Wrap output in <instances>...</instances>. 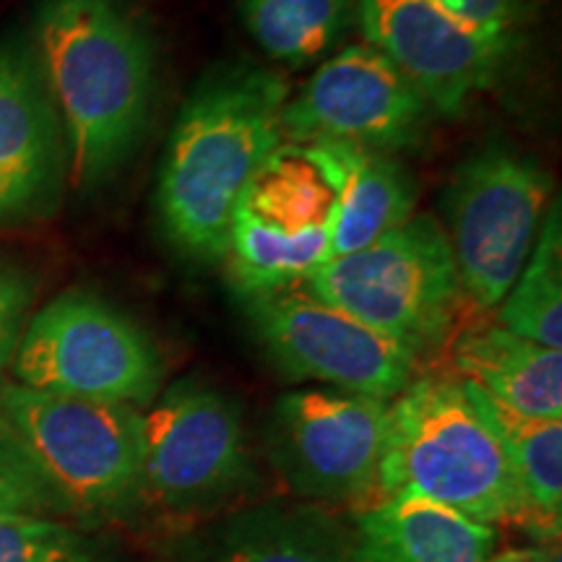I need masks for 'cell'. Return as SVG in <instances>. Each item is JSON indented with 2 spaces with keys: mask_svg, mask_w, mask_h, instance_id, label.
I'll return each mask as SVG.
<instances>
[{
  "mask_svg": "<svg viewBox=\"0 0 562 562\" xmlns=\"http://www.w3.org/2000/svg\"><path fill=\"white\" fill-rule=\"evenodd\" d=\"M32 45L66 140L68 180L97 191L128 165L149 128L151 34L121 0H42Z\"/></svg>",
  "mask_w": 562,
  "mask_h": 562,
  "instance_id": "cell-1",
  "label": "cell"
},
{
  "mask_svg": "<svg viewBox=\"0 0 562 562\" xmlns=\"http://www.w3.org/2000/svg\"><path fill=\"white\" fill-rule=\"evenodd\" d=\"M290 89L258 66H222L178 112L157 180L159 227L193 261H222L240 199L284 144L281 112Z\"/></svg>",
  "mask_w": 562,
  "mask_h": 562,
  "instance_id": "cell-2",
  "label": "cell"
},
{
  "mask_svg": "<svg viewBox=\"0 0 562 562\" xmlns=\"http://www.w3.org/2000/svg\"><path fill=\"white\" fill-rule=\"evenodd\" d=\"M393 495L425 497L487 526L526 524L501 440L459 378H414L391 398L375 501Z\"/></svg>",
  "mask_w": 562,
  "mask_h": 562,
  "instance_id": "cell-3",
  "label": "cell"
},
{
  "mask_svg": "<svg viewBox=\"0 0 562 562\" xmlns=\"http://www.w3.org/2000/svg\"><path fill=\"white\" fill-rule=\"evenodd\" d=\"M300 286L417 362L446 341L463 294L446 229L427 214H414L368 248L331 258Z\"/></svg>",
  "mask_w": 562,
  "mask_h": 562,
  "instance_id": "cell-4",
  "label": "cell"
},
{
  "mask_svg": "<svg viewBox=\"0 0 562 562\" xmlns=\"http://www.w3.org/2000/svg\"><path fill=\"white\" fill-rule=\"evenodd\" d=\"M24 389L140 409L157 398V344L108 300L63 292L26 321L11 360Z\"/></svg>",
  "mask_w": 562,
  "mask_h": 562,
  "instance_id": "cell-5",
  "label": "cell"
},
{
  "mask_svg": "<svg viewBox=\"0 0 562 562\" xmlns=\"http://www.w3.org/2000/svg\"><path fill=\"white\" fill-rule=\"evenodd\" d=\"M9 422L66 510L115 513L140 497V412L9 383Z\"/></svg>",
  "mask_w": 562,
  "mask_h": 562,
  "instance_id": "cell-6",
  "label": "cell"
},
{
  "mask_svg": "<svg viewBox=\"0 0 562 562\" xmlns=\"http://www.w3.org/2000/svg\"><path fill=\"white\" fill-rule=\"evenodd\" d=\"M550 175L505 144H487L459 165L446 191V237L461 292L495 311L521 273L550 206Z\"/></svg>",
  "mask_w": 562,
  "mask_h": 562,
  "instance_id": "cell-7",
  "label": "cell"
},
{
  "mask_svg": "<svg viewBox=\"0 0 562 562\" xmlns=\"http://www.w3.org/2000/svg\"><path fill=\"white\" fill-rule=\"evenodd\" d=\"M243 313L269 360L292 381L391 402L414 381L417 360L300 284L243 300Z\"/></svg>",
  "mask_w": 562,
  "mask_h": 562,
  "instance_id": "cell-8",
  "label": "cell"
},
{
  "mask_svg": "<svg viewBox=\"0 0 562 562\" xmlns=\"http://www.w3.org/2000/svg\"><path fill=\"white\" fill-rule=\"evenodd\" d=\"M389 404L344 391L302 389L273 404L271 459L300 495L349 503L357 510L375 501Z\"/></svg>",
  "mask_w": 562,
  "mask_h": 562,
  "instance_id": "cell-9",
  "label": "cell"
},
{
  "mask_svg": "<svg viewBox=\"0 0 562 562\" xmlns=\"http://www.w3.org/2000/svg\"><path fill=\"white\" fill-rule=\"evenodd\" d=\"M435 110L368 42L334 53L281 112L286 144H355L396 154L425 140Z\"/></svg>",
  "mask_w": 562,
  "mask_h": 562,
  "instance_id": "cell-10",
  "label": "cell"
},
{
  "mask_svg": "<svg viewBox=\"0 0 562 562\" xmlns=\"http://www.w3.org/2000/svg\"><path fill=\"white\" fill-rule=\"evenodd\" d=\"M250 469L237 404L186 381L140 412V497L195 508L235 490Z\"/></svg>",
  "mask_w": 562,
  "mask_h": 562,
  "instance_id": "cell-11",
  "label": "cell"
},
{
  "mask_svg": "<svg viewBox=\"0 0 562 562\" xmlns=\"http://www.w3.org/2000/svg\"><path fill=\"white\" fill-rule=\"evenodd\" d=\"M357 16L368 45L442 117H459L476 94L495 87L516 53L463 24L438 0H357Z\"/></svg>",
  "mask_w": 562,
  "mask_h": 562,
  "instance_id": "cell-12",
  "label": "cell"
},
{
  "mask_svg": "<svg viewBox=\"0 0 562 562\" xmlns=\"http://www.w3.org/2000/svg\"><path fill=\"white\" fill-rule=\"evenodd\" d=\"M66 140L32 37L0 40V227L53 214Z\"/></svg>",
  "mask_w": 562,
  "mask_h": 562,
  "instance_id": "cell-13",
  "label": "cell"
},
{
  "mask_svg": "<svg viewBox=\"0 0 562 562\" xmlns=\"http://www.w3.org/2000/svg\"><path fill=\"white\" fill-rule=\"evenodd\" d=\"M307 159L331 188V256L368 248L414 216L417 182L393 154L355 144H307Z\"/></svg>",
  "mask_w": 562,
  "mask_h": 562,
  "instance_id": "cell-14",
  "label": "cell"
},
{
  "mask_svg": "<svg viewBox=\"0 0 562 562\" xmlns=\"http://www.w3.org/2000/svg\"><path fill=\"white\" fill-rule=\"evenodd\" d=\"M495 526L417 495H393L355 510L349 562H487Z\"/></svg>",
  "mask_w": 562,
  "mask_h": 562,
  "instance_id": "cell-15",
  "label": "cell"
},
{
  "mask_svg": "<svg viewBox=\"0 0 562 562\" xmlns=\"http://www.w3.org/2000/svg\"><path fill=\"white\" fill-rule=\"evenodd\" d=\"M461 381L492 402L537 419H562V351L533 344L501 326L463 334L453 347Z\"/></svg>",
  "mask_w": 562,
  "mask_h": 562,
  "instance_id": "cell-16",
  "label": "cell"
},
{
  "mask_svg": "<svg viewBox=\"0 0 562 562\" xmlns=\"http://www.w3.org/2000/svg\"><path fill=\"white\" fill-rule=\"evenodd\" d=\"M461 383L501 440L513 480L524 497L526 526L558 539L562 524V419L526 417L492 402L476 385Z\"/></svg>",
  "mask_w": 562,
  "mask_h": 562,
  "instance_id": "cell-17",
  "label": "cell"
},
{
  "mask_svg": "<svg viewBox=\"0 0 562 562\" xmlns=\"http://www.w3.org/2000/svg\"><path fill=\"white\" fill-rule=\"evenodd\" d=\"M331 258L328 224L305 232H284L237 209L220 263L227 271L232 292L243 302L300 284Z\"/></svg>",
  "mask_w": 562,
  "mask_h": 562,
  "instance_id": "cell-18",
  "label": "cell"
},
{
  "mask_svg": "<svg viewBox=\"0 0 562 562\" xmlns=\"http://www.w3.org/2000/svg\"><path fill=\"white\" fill-rule=\"evenodd\" d=\"M357 0H240V19L266 58L305 68L339 47Z\"/></svg>",
  "mask_w": 562,
  "mask_h": 562,
  "instance_id": "cell-19",
  "label": "cell"
},
{
  "mask_svg": "<svg viewBox=\"0 0 562 562\" xmlns=\"http://www.w3.org/2000/svg\"><path fill=\"white\" fill-rule=\"evenodd\" d=\"M497 311V326L542 347H562V216L550 201L521 273Z\"/></svg>",
  "mask_w": 562,
  "mask_h": 562,
  "instance_id": "cell-20",
  "label": "cell"
},
{
  "mask_svg": "<svg viewBox=\"0 0 562 562\" xmlns=\"http://www.w3.org/2000/svg\"><path fill=\"white\" fill-rule=\"evenodd\" d=\"M237 209L277 229L305 232L331 222L334 195L305 149L284 140L252 175Z\"/></svg>",
  "mask_w": 562,
  "mask_h": 562,
  "instance_id": "cell-21",
  "label": "cell"
},
{
  "mask_svg": "<svg viewBox=\"0 0 562 562\" xmlns=\"http://www.w3.org/2000/svg\"><path fill=\"white\" fill-rule=\"evenodd\" d=\"M351 531L305 505L245 521L216 562H349Z\"/></svg>",
  "mask_w": 562,
  "mask_h": 562,
  "instance_id": "cell-22",
  "label": "cell"
},
{
  "mask_svg": "<svg viewBox=\"0 0 562 562\" xmlns=\"http://www.w3.org/2000/svg\"><path fill=\"white\" fill-rule=\"evenodd\" d=\"M94 544L53 518H0V562H94Z\"/></svg>",
  "mask_w": 562,
  "mask_h": 562,
  "instance_id": "cell-23",
  "label": "cell"
},
{
  "mask_svg": "<svg viewBox=\"0 0 562 562\" xmlns=\"http://www.w3.org/2000/svg\"><path fill=\"white\" fill-rule=\"evenodd\" d=\"M63 510L58 495L34 467L16 432L0 417V518H47Z\"/></svg>",
  "mask_w": 562,
  "mask_h": 562,
  "instance_id": "cell-24",
  "label": "cell"
},
{
  "mask_svg": "<svg viewBox=\"0 0 562 562\" xmlns=\"http://www.w3.org/2000/svg\"><path fill=\"white\" fill-rule=\"evenodd\" d=\"M438 3L463 24L510 50L518 47L533 11V0H438Z\"/></svg>",
  "mask_w": 562,
  "mask_h": 562,
  "instance_id": "cell-25",
  "label": "cell"
},
{
  "mask_svg": "<svg viewBox=\"0 0 562 562\" xmlns=\"http://www.w3.org/2000/svg\"><path fill=\"white\" fill-rule=\"evenodd\" d=\"M32 297V279L16 266L0 261V389H3V375L26 326Z\"/></svg>",
  "mask_w": 562,
  "mask_h": 562,
  "instance_id": "cell-26",
  "label": "cell"
},
{
  "mask_svg": "<svg viewBox=\"0 0 562 562\" xmlns=\"http://www.w3.org/2000/svg\"><path fill=\"white\" fill-rule=\"evenodd\" d=\"M487 562H560V554L552 550H539V547H526V550H508L492 554Z\"/></svg>",
  "mask_w": 562,
  "mask_h": 562,
  "instance_id": "cell-27",
  "label": "cell"
}]
</instances>
